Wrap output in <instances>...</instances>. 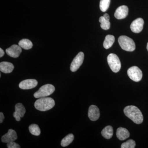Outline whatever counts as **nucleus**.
Wrapping results in <instances>:
<instances>
[{"label": "nucleus", "mask_w": 148, "mask_h": 148, "mask_svg": "<svg viewBox=\"0 0 148 148\" xmlns=\"http://www.w3.org/2000/svg\"><path fill=\"white\" fill-rule=\"evenodd\" d=\"M55 88L53 85L47 84L41 86L34 94L35 98H39L47 97L51 95L55 91Z\"/></svg>", "instance_id": "obj_4"}, {"label": "nucleus", "mask_w": 148, "mask_h": 148, "mask_svg": "<svg viewBox=\"0 0 148 148\" xmlns=\"http://www.w3.org/2000/svg\"><path fill=\"white\" fill-rule=\"evenodd\" d=\"M144 21L143 18H138L132 21L130 25V29L134 33H140L142 32L144 27Z\"/></svg>", "instance_id": "obj_8"}, {"label": "nucleus", "mask_w": 148, "mask_h": 148, "mask_svg": "<svg viewBox=\"0 0 148 148\" xmlns=\"http://www.w3.org/2000/svg\"><path fill=\"white\" fill-rule=\"evenodd\" d=\"M74 136L73 134H70L67 135L62 139L61 142V145L63 147H66L69 146L73 141Z\"/></svg>", "instance_id": "obj_20"}, {"label": "nucleus", "mask_w": 148, "mask_h": 148, "mask_svg": "<svg viewBox=\"0 0 148 148\" xmlns=\"http://www.w3.org/2000/svg\"><path fill=\"white\" fill-rule=\"evenodd\" d=\"M125 114L136 124H139L143 121V116L141 111L135 106H127L123 110Z\"/></svg>", "instance_id": "obj_1"}, {"label": "nucleus", "mask_w": 148, "mask_h": 148, "mask_svg": "<svg viewBox=\"0 0 148 148\" xmlns=\"http://www.w3.org/2000/svg\"><path fill=\"white\" fill-rule=\"evenodd\" d=\"M118 42L123 50L127 51H132L135 50V43L129 37L125 36H121L119 38Z\"/></svg>", "instance_id": "obj_3"}, {"label": "nucleus", "mask_w": 148, "mask_h": 148, "mask_svg": "<svg viewBox=\"0 0 148 148\" xmlns=\"http://www.w3.org/2000/svg\"><path fill=\"white\" fill-rule=\"evenodd\" d=\"M29 130L31 134L35 136H39L40 134V130L38 125H31L29 126Z\"/></svg>", "instance_id": "obj_21"}, {"label": "nucleus", "mask_w": 148, "mask_h": 148, "mask_svg": "<svg viewBox=\"0 0 148 148\" xmlns=\"http://www.w3.org/2000/svg\"><path fill=\"white\" fill-rule=\"evenodd\" d=\"M7 147L8 148H20L21 147L17 143L14 141L10 142L7 143Z\"/></svg>", "instance_id": "obj_25"}, {"label": "nucleus", "mask_w": 148, "mask_h": 148, "mask_svg": "<svg viewBox=\"0 0 148 148\" xmlns=\"http://www.w3.org/2000/svg\"><path fill=\"white\" fill-rule=\"evenodd\" d=\"M4 51L3 49H2V48H0V57H3L4 55Z\"/></svg>", "instance_id": "obj_28"}, {"label": "nucleus", "mask_w": 148, "mask_h": 148, "mask_svg": "<svg viewBox=\"0 0 148 148\" xmlns=\"http://www.w3.org/2000/svg\"><path fill=\"white\" fill-rule=\"evenodd\" d=\"M136 145L135 141L132 140H127L125 143H123L121 145V148H134Z\"/></svg>", "instance_id": "obj_24"}, {"label": "nucleus", "mask_w": 148, "mask_h": 148, "mask_svg": "<svg viewBox=\"0 0 148 148\" xmlns=\"http://www.w3.org/2000/svg\"><path fill=\"white\" fill-rule=\"evenodd\" d=\"M116 135L120 140H124L129 138L130 134L128 130L124 127H119L117 129Z\"/></svg>", "instance_id": "obj_16"}, {"label": "nucleus", "mask_w": 148, "mask_h": 148, "mask_svg": "<svg viewBox=\"0 0 148 148\" xmlns=\"http://www.w3.org/2000/svg\"><path fill=\"white\" fill-rule=\"evenodd\" d=\"M111 0H101L100 3V8L101 11L103 12H105L108 10L110 3Z\"/></svg>", "instance_id": "obj_23"}, {"label": "nucleus", "mask_w": 148, "mask_h": 148, "mask_svg": "<svg viewBox=\"0 0 148 148\" xmlns=\"http://www.w3.org/2000/svg\"><path fill=\"white\" fill-rule=\"evenodd\" d=\"M147 50L148 51V42L147 43Z\"/></svg>", "instance_id": "obj_29"}, {"label": "nucleus", "mask_w": 148, "mask_h": 148, "mask_svg": "<svg viewBox=\"0 0 148 148\" xmlns=\"http://www.w3.org/2000/svg\"><path fill=\"white\" fill-rule=\"evenodd\" d=\"M84 53L82 52H80L74 58L71 64L70 69L72 72L76 71L82 65L84 59Z\"/></svg>", "instance_id": "obj_7"}, {"label": "nucleus", "mask_w": 148, "mask_h": 148, "mask_svg": "<svg viewBox=\"0 0 148 148\" xmlns=\"http://www.w3.org/2000/svg\"><path fill=\"white\" fill-rule=\"evenodd\" d=\"M109 66L114 73L119 71L121 68V63L118 56L114 53H110L107 57Z\"/></svg>", "instance_id": "obj_5"}, {"label": "nucleus", "mask_w": 148, "mask_h": 148, "mask_svg": "<svg viewBox=\"0 0 148 148\" xmlns=\"http://www.w3.org/2000/svg\"><path fill=\"white\" fill-rule=\"evenodd\" d=\"M101 134L104 138L110 139L112 138L113 135V129L110 125L106 126L101 132Z\"/></svg>", "instance_id": "obj_17"}, {"label": "nucleus", "mask_w": 148, "mask_h": 148, "mask_svg": "<svg viewBox=\"0 0 148 148\" xmlns=\"http://www.w3.org/2000/svg\"><path fill=\"white\" fill-rule=\"evenodd\" d=\"M14 66L12 63L3 61L0 63V71L4 73H10L13 71Z\"/></svg>", "instance_id": "obj_15"}, {"label": "nucleus", "mask_w": 148, "mask_h": 148, "mask_svg": "<svg viewBox=\"0 0 148 148\" xmlns=\"http://www.w3.org/2000/svg\"><path fill=\"white\" fill-rule=\"evenodd\" d=\"M18 45L26 50H28L31 49L33 47V43L29 39H23L19 42Z\"/></svg>", "instance_id": "obj_19"}, {"label": "nucleus", "mask_w": 148, "mask_h": 148, "mask_svg": "<svg viewBox=\"0 0 148 148\" xmlns=\"http://www.w3.org/2000/svg\"><path fill=\"white\" fill-rule=\"evenodd\" d=\"M55 105V101L52 98L43 97L37 100L35 102L34 106L38 110L46 111L52 108Z\"/></svg>", "instance_id": "obj_2"}, {"label": "nucleus", "mask_w": 148, "mask_h": 148, "mask_svg": "<svg viewBox=\"0 0 148 148\" xmlns=\"http://www.w3.org/2000/svg\"><path fill=\"white\" fill-rule=\"evenodd\" d=\"M5 117L3 113H0V123H2Z\"/></svg>", "instance_id": "obj_26"}, {"label": "nucleus", "mask_w": 148, "mask_h": 148, "mask_svg": "<svg viewBox=\"0 0 148 148\" xmlns=\"http://www.w3.org/2000/svg\"><path fill=\"white\" fill-rule=\"evenodd\" d=\"M88 116L90 120L96 121L100 116L99 109L95 105H91L89 107L88 111Z\"/></svg>", "instance_id": "obj_12"}, {"label": "nucleus", "mask_w": 148, "mask_h": 148, "mask_svg": "<svg viewBox=\"0 0 148 148\" xmlns=\"http://www.w3.org/2000/svg\"><path fill=\"white\" fill-rule=\"evenodd\" d=\"M103 17L107 21H109L110 20V16H109V14H105L104 15H103Z\"/></svg>", "instance_id": "obj_27"}, {"label": "nucleus", "mask_w": 148, "mask_h": 148, "mask_svg": "<svg viewBox=\"0 0 148 148\" xmlns=\"http://www.w3.org/2000/svg\"><path fill=\"white\" fill-rule=\"evenodd\" d=\"M22 52L21 47L20 46L13 45L10 47L6 49V53L12 58H17Z\"/></svg>", "instance_id": "obj_9"}, {"label": "nucleus", "mask_w": 148, "mask_h": 148, "mask_svg": "<svg viewBox=\"0 0 148 148\" xmlns=\"http://www.w3.org/2000/svg\"><path fill=\"white\" fill-rule=\"evenodd\" d=\"M17 139V135L16 131L10 129L9 130L7 133L3 135L1 138V141L3 143H8L14 141Z\"/></svg>", "instance_id": "obj_13"}, {"label": "nucleus", "mask_w": 148, "mask_h": 148, "mask_svg": "<svg viewBox=\"0 0 148 148\" xmlns=\"http://www.w3.org/2000/svg\"><path fill=\"white\" fill-rule=\"evenodd\" d=\"M127 75L130 79L136 82L140 81L143 77L142 71L137 66H132L127 70Z\"/></svg>", "instance_id": "obj_6"}, {"label": "nucleus", "mask_w": 148, "mask_h": 148, "mask_svg": "<svg viewBox=\"0 0 148 148\" xmlns=\"http://www.w3.org/2000/svg\"><path fill=\"white\" fill-rule=\"evenodd\" d=\"M115 41V38L112 35H108L106 37L103 42V46L106 49L110 48L113 44Z\"/></svg>", "instance_id": "obj_18"}, {"label": "nucleus", "mask_w": 148, "mask_h": 148, "mask_svg": "<svg viewBox=\"0 0 148 148\" xmlns=\"http://www.w3.org/2000/svg\"><path fill=\"white\" fill-rule=\"evenodd\" d=\"M15 111L13 113V116L16 121H20L21 118L23 117L26 113V109L21 103L16 104L15 106Z\"/></svg>", "instance_id": "obj_10"}, {"label": "nucleus", "mask_w": 148, "mask_h": 148, "mask_svg": "<svg viewBox=\"0 0 148 148\" xmlns=\"http://www.w3.org/2000/svg\"><path fill=\"white\" fill-rule=\"evenodd\" d=\"M128 12V8L127 6L121 5L116 10L114 16L117 19H123L127 16Z\"/></svg>", "instance_id": "obj_14"}, {"label": "nucleus", "mask_w": 148, "mask_h": 148, "mask_svg": "<svg viewBox=\"0 0 148 148\" xmlns=\"http://www.w3.org/2000/svg\"><path fill=\"white\" fill-rule=\"evenodd\" d=\"M99 22L101 23V27L104 30H108L110 27V22L104 18L103 16H101L99 18Z\"/></svg>", "instance_id": "obj_22"}, {"label": "nucleus", "mask_w": 148, "mask_h": 148, "mask_svg": "<svg viewBox=\"0 0 148 148\" xmlns=\"http://www.w3.org/2000/svg\"><path fill=\"white\" fill-rule=\"evenodd\" d=\"M38 82L36 80L28 79L22 81L19 83L18 86L20 88L24 90L32 89L37 86Z\"/></svg>", "instance_id": "obj_11"}]
</instances>
